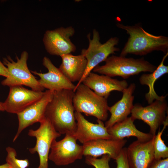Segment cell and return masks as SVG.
<instances>
[{
	"instance_id": "obj_1",
	"label": "cell",
	"mask_w": 168,
	"mask_h": 168,
	"mask_svg": "<svg viewBox=\"0 0 168 168\" xmlns=\"http://www.w3.org/2000/svg\"><path fill=\"white\" fill-rule=\"evenodd\" d=\"M74 93L73 91L67 89L54 91L46 107L45 117L61 134H73L76 129L72 102Z\"/></svg>"
},
{
	"instance_id": "obj_2",
	"label": "cell",
	"mask_w": 168,
	"mask_h": 168,
	"mask_svg": "<svg viewBox=\"0 0 168 168\" xmlns=\"http://www.w3.org/2000/svg\"><path fill=\"white\" fill-rule=\"evenodd\" d=\"M116 26L125 30L129 35L120 56L125 57L128 54L144 55L156 50L162 51L165 54L168 52L167 37L150 34L139 23L126 26L118 23Z\"/></svg>"
},
{
	"instance_id": "obj_3",
	"label": "cell",
	"mask_w": 168,
	"mask_h": 168,
	"mask_svg": "<svg viewBox=\"0 0 168 168\" xmlns=\"http://www.w3.org/2000/svg\"><path fill=\"white\" fill-rule=\"evenodd\" d=\"M105 62L104 65L95 67L93 72L111 77L118 76L126 79L142 72L151 73L157 68L143 57L135 59L113 55Z\"/></svg>"
},
{
	"instance_id": "obj_4",
	"label": "cell",
	"mask_w": 168,
	"mask_h": 168,
	"mask_svg": "<svg viewBox=\"0 0 168 168\" xmlns=\"http://www.w3.org/2000/svg\"><path fill=\"white\" fill-rule=\"evenodd\" d=\"M74 92L72 102L75 111L95 117L102 121L107 120L109 107L107 99L98 96L82 83Z\"/></svg>"
},
{
	"instance_id": "obj_5",
	"label": "cell",
	"mask_w": 168,
	"mask_h": 168,
	"mask_svg": "<svg viewBox=\"0 0 168 168\" xmlns=\"http://www.w3.org/2000/svg\"><path fill=\"white\" fill-rule=\"evenodd\" d=\"M93 37L91 39V35L88 34L87 38L89 41V46L86 49H83L81 54L87 60V63L85 71L80 80L76 86V88L82 82L85 77L99 64L105 61L110 54H114L119 51L120 49L115 47L119 43V39L117 37L110 38L105 43L100 42V34L96 29L93 30Z\"/></svg>"
},
{
	"instance_id": "obj_6",
	"label": "cell",
	"mask_w": 168,
	"mask_h": 168,
	"mask_svg": "<svg viewBox=\"0 0 168 168\" xmlns=\"http://www.w3.org/2000/svg\"><path fill=\"white\" fill-rule=\"evenodd\" d=\"M28 54L23 51L20 58L16 57V61L13 60L10 56L3 59V64L7 66L9 76L1 82L4 86L11 87L25 85L36 91H43L44 89L29 70L27 65Z\"/></svg>"
},
{
	"instance_id": "obj_7",
	"label": "cell",
	"mask_w": 168,
	"mask_h": 168,
	"mask_svg": "<svg viewBox=\"0 0 168 168\" xmlns=\"http://www.w3.org/2000/svg\"><path fill=\"white\" fill-rule=\"evenodd\" d=\"M39 127L36 130L30 129L28 135L36 138L34 147L28 149L33 154L38 153L40 164L37 168H48L49 152L53 142L61 136L50 121L45 117L40 123Z\"/></svg>"
},
{
	"instance_id": "obj_8",
	"label": "cell",
	"mask_w": 168,
	"mask_h": 168,
	"mask_svg": "<svg viewBox=\"0 0 168 168\" xmlns=\"http://www.w3.org/2000/svg\"><path fill=\"white\" fill-rule=\"evenodd\" d=\"M73 134H67L62 140L52 142L48 159L58 166L67 165L82 158L83 147Z\"/></svg>"
},
{
	"instance_id": "obj_9",
	"label": "cell",
	"mask_w": 168,
	"mask_h": 168,
	"mask_svg": "<svg viewBox=\"0 0 168 168\" xmlns=\"http://www.w3.org/2000/svg\"><path fill=\"white\" fill-rule=\"evenodd\" d=\"M168 107L166 99L155 100L144 107L136 104L131 111V116L134 120H141L147 124L150 127V133L155 136L157 130L168 118L166 116Z\"/></svg>"
},
{
	"instance_id": "obj_10",
	"label": "cell",
	"mask_w": 168,
	"mask_h": 168,
	"mask_svg": "<svg viewBox=\"0 0 168 168\" xmlns=\"http://www.w3.org/2000/svg\"><path fill=\"white\" fill-rule=\"evenodd\" d=\"M75 33V29L72 26L47 30L43 39L46 51L50 54L60 56L74 52L76 47L70 37Z\"/></svg>"
},
{
	"instance_id": "obj_11",
	"label": "cell",
	"mask_w": 168,
	"mask_h": 168,
	"mask_svg": "<svg viewBox=\"0 0 168 168\" xmlns=\"http://www.w3.org/2000/svg\"><path fill=\"white\" fill-rule=\"evenodd\" d=\"M44 92L26 88L22 86L10 87L8 97L2 103L4 110L17 114L40 100Z\"/></svg>"
},
{
	"instance_id": "obj_12",
	"label": "cell",
	"mask_w": 168,
	"mask_h": 168,
	"mask_svg": "<svg viewBox=\"0 0 168 168\" xmlns=\"http://www.w3.org/2000/svg\"><path fill=\"white\" fill-rule=\"evenodd\" d=\"M53 91L47 90L40 100L17 114L18 126L13 142L25 129L35 123H40L45 117L46 107L52 98Z\"/></svg>"
},
{
	"instance_id": "obj_13",
	"label": "cell",
	"mask_w": 168,
	"mask_h": 168,
	"mask_svg": "<svg viewBox=\"0 0 168 168\" xmlns=\"http://www.w3.org/2000/svg\"><path fill=\"white\" fill-rule=\"evenodd\" d=\"M43 64L48 70L47 72L42 73L31 71L33 73L40 77L38 81L42 87L53 91L67 89L73 91L76 86L67 78L48 58H44Z\"/></svg>"
},
{
	"instance_id": "obj_14",
	"label": "cell",
	"mask_w": 168,
	"mask_h": 168,
	"mask_svg": "<svg viewBox=\"0 0 168 168\" xmlns=\"http://www.w3.org/2000/svg\"><path fill=\"white\" fill-rule=\"evenodd\" d=\"M77 127L73 135L82 144L99 139H112L103 121L97 119L98 124L91 123L86 120L82 113L75 112Z\"/></svg>"
},
{
	"instance_id": "obj_15",
	"label": "cell",
	"mask_w": 168,
	"mask_h": 168,
	"mask_svg": "<svg viewBox=\"0 0 168 168\" xmlns=\"http://www.w3.org/2000/svg\"><path fill=\"white\" fill-rule=\"evenodd\" d=\"M82 83L87 86L98 96L107 99L114 91L122 92L128 86L125 80H119L108 76L91 72Z\"/></svg>"
},
{
	"instance_id": "obj_16",
	"label": "cell",
	"mask_w": 168,
	"mask_h": 168,
	"mask_svg": "<svg viewBox=\"0 0 168 168\" xmlns=\"http://www.w3.org/2000/svg\"><path fill=\"white\" fill-rule=\"evenodd\" d=\"M127 142L124 139L94 140L83 144V155L97 158L108 155L110 159L115 160Z\"/></svg>"
},
{
	"instance_id": "obj_17",
	"label": "cell",
	"mask_w": 168,
	"mask_h": 168,
	"mask_svg": "<svg viewBox=\"0 0 168 168\" xmlns=\"http://www.w3.org/2000/svg\"><path fill=\"white\" fill-rule=\"evenodd\" d=\"M154 136L149 141H134L126 148V153L130 168H147L154 159Z\"/></svg>"
},
{
	"instance_id": "obj_18",
	"label": "cell",
	"mask_w": 168,
	"mask_h": 168,
	"mask_svg": "<svg viewBox=\"0 0 168 168\" xmlns=\"http://www.w3.org/2000/svg\"><path fill=\"white\" fill-rule=\"evenodd\" d=\"M135 88V83L130 84L122 92L123 96L121 99L109 107L108 111L110 113L111 116L105 125L107 129L126 119L131 113L134 105V96L133 94Z\"/></svg>"
},
{
	"instance_id": "obj_19",
	"label": "cell",
	"mask_w": 168,
	"mask_h": 168,
	"mask_svg": "<svg viewBox=\"0 0 168 168\" xmlns=\"http://www.w3.org/2000/svg\"><path fill=\"white\" fill-rule=\"evenodd\" d=\"M62 63L59 68L63 75L71 82L79 81L86 68L87 62L82 54L74 55L71 54L60 56Z\"/></svg>"
},
{
	"instance_id": "obj_20",
	"label": "cell",
	"mask_w": 168,
	"mask_h": 168,
	"mask_svg": "<svg viewBox=\"0 0 168 168\" xmlns=\"http://www.w3.org/2000/svg\"><path fill=\"white\" fill-rule=\"evenodd\" d=\"M134 119L131 117H128L124 120L117 123L107 129V131L112 139L122 140L126 137H134L137 140L146 142L151 139L154 136L138 130L134 124Z\"/></svg>"
},
{
	"instance_id": "obj_21",
	"label": "cell",
	"mask_w": 168,
	"mask_h": 168,
	"mask_svg": "<svg viewBox=\"0 0 168 168\" xmlns=\"http://www.w3.org/2000/svg\"><path fill=\"white\" fill-rule=\"evenodd\" d=\"M168 55V52L163 57L160 64L156 69L150 74H144L139 78L141 84L146 85L149 87L148 92L145 95L146 100L150 104L155 100L166 99L167 95L159 96L156 92L154 88V83L157 80L163 75L168 73V66L164 64V62Z\"/></svg>"
},
{
	"instance_id": "obj_22",
	"label": "cell",
	"mask_w": 168,
	"mask_h": 168,
	"mask_svg": "<svg viewBox=\"0 0 168 168\" xmlns=\"http://www.w3.org/2000/svg\"><path fill=\"white\" fill-rule=\"evenodd\" d=\"M162 130L160 131V128L157 134L155 135L153 141V147L154 159L159 160L168 158V147L164 143L161 138L163 131L168 124H164Z\"/></svg>"
},
{
	"instance_id": "obj_23",
	"label": "cell",
	"mask_w": 168,
	"mask_h": 168,
	"mask_svg": "<svg viewBox=\"0 0 168 168\" xmlns=\"http://www.w3.org/2000/svg\"><path fill=\"white\" fill-rule=\"evenodd\" d=\"M7 152L6 160V163L12 168H27L29 166V160L27 159H19L16 158V150L12 147H8L6 148Z\"/></svg>"
},
{
	"instance_id": "obj_24",
	"label": "cell",
	"mask_w": 168,
	"mask_h": 168,
	"mask_svg": "<svg viewBox=\"0 0 168 168\" xmlns=\"http://www.w3.org/2000/svg\"><path fill=\"white\" fill-rule=\"evenodd\" d=\"M110 158L108 155H104L100 158L86 156L85 162L95 168H110L109 162Z\"/></svg>"
},
{
	"instance_id": "obj_25",
	"label": "cell",
	"mask_w": 168,
	"mask_h": 168,
	"mask_svg": "<svg viewBox=\"0 0 168 168\" xmlns=\"http://www.w3.org/2000/svg\"><path fill=\"white\" fill-rule=\"evenodd\" d=\"M116 168H130L127 158L126 148L124 147L115 160Z\"/></svg>"
},
{
	"instance_id": "obj_26",
	"label": "cell",
	"mask_w": 168,
	"mask_h": 168,
	"mask_svg": "<svg viewBox=\"0 0 168 168\" xmlns=\"http://www.w3.org/2000/svg\"><path fill=\"white\" fill-rule=\"evenodd\" d=\"M147 168H168V158L154 159Z\"/></svg>"
},
{
	"instance_id": "obj_27",
	"label": "cell",
	"mask_w": 168,
	"mask_h": 168,
	"mask_svg": "<svg viewBox=\"0 0 168 168\" xmlns=\"http://www.w3.org/2000/svg\"><path fill=\"white\" fill-rule=\"evenodd\" d=\"M9 74L7 68L0 60V75L7 78L9 76Z\"/></svg>"
},
{
	"instance_id": "obj_28",
	"label": "cell",
	"mask_w": 168,
	"mask_h": 168,
	"mask_svg": "<svg viewBox=\"0 0 168 168\" xmlns=\"http://www.w3.org/2000/svg\"><path fill=\"white\" fill-rule=\"evenodd\" d=\"M0 168H12V167L10 165L6 163L0 165Z\"/></svg>"
},
{
	"instance_id": "obj_29",
	"label": "cell",
	"mask_w": 168,
	"mask_h": 168,
	"mask_svg": "<svg viewBox=\"0 0 168 168\" xmlns=\"http://www.w3.org/2000/svg\"><path fill=\"white\" fill-rule=\"evenodd\" d=\"M0 111H5L3 105H2V103L0 102Z\"/></svg>"
}]
</instances>
